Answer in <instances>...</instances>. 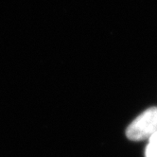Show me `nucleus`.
<instances>
[{"label": "nucleus", "mask_w": 157, "mask_h": 157, "mask_svg": "<svg viewBox=\"0 0 157 157\" xmlns=\"http://www.w3.org/2000/svg\"><path fill=\"white\" fill-rule=\"evenodd\" d=\"M157 132V107H151L134 119L127 129V136L133 141L150 138Z\"/></svg>", "instance_id": "obj_1"}, {"label": "nucleus", "mask_w": 157, "mask_h": 157, "mask_svg": "<svg viewBox=\"0 0 157 157\" xmlns=\"http://www.w3.org/2000/svg\"><path fill=\"white\" fill-rule=\"evenodd\" d=\"M146 157H157V132L149 138V143L146 149Z\"/></svg>", "instance_id": "obj_2"}]
</instances>
